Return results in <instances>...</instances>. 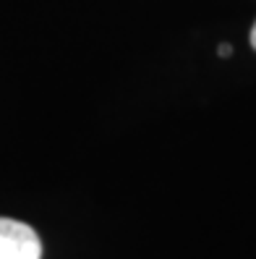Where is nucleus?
Returning <instances> with one entry per match:
<instances>
[{
  "label": "nucleus",
  "instance_id": "1",
  "mask_svg": "<svg viewBox=\"0 0 256 259\" xmlns=\"http://www.w3.org/2000/svg\"><path fill=\"white\" fill-rule=\"evenodd\" d=\"M0 259H42V241L34 228L0 218Z\"/></svg>",
  "mask_w": 256,
  "mask_h": 259
},
{
  "label": "nucleus",
  "instance_id": "2",
  "mask_svg": "<svg viewBox=\"0 0 256 259\" xmlns=\"http://www.w3.org/2000/svg\"><path fill=\"white\" fill-rule=\"evenodd\" d=\"M251 48L256 50V21H253V26H251Z\"/></svg>",
  "mask_w": 256,
  "mask_h": 259
}]
</instances>
